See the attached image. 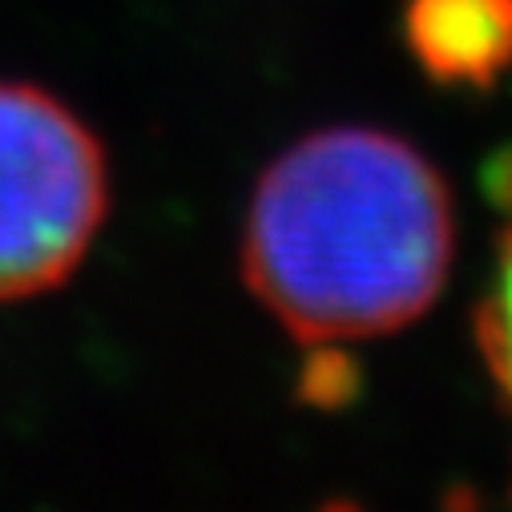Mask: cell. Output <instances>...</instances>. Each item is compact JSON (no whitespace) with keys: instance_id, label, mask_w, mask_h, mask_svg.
I'll use <instances>...</instances> for the list:
<instances>
[{"instance_id":"obj_1","label":"cell","mask_w":512,"mask_h":512,"mask_svg":"<svg viewBox=\"0 0 512 512\" xmlns=\"http://www.w3.org/2000/svg\"><path fill=\"white\" fill-rule=\"evenodd\" d=\"M456 246L444 174L371 125L315 130L259 178L242 283L299 343L392 335L432 311Z\"/></svg>"},{"instance_id":"obj_2","label":"cell","mask_w":512,"mask_h":512,"mask_svg":"<svg viewBox=\"0 0 512 512\" xmlns=\"http://www.w3.org/2000/svg\"><path fill=\"white\" fill-rule=\"evenodd\" d=\"M105 214L101 138L49 89L0 81V303L57 291Z\"/></svg>"},{"instance_id":"obj_3","label":"cell","mask_w":512,"mask_h":512,"mask_svg":"<svg viewBox=\"0 0 512 512\" xmlns=\"http://www.w3.org/2000/svg\"><path fill=\"white\" fill-rule=\"evenodd\" d=\"M404 41L428 81L492 89L512 69V0H408Z\"/></svg>"},{"instance_id":"obj_4","label":"cell","mask_w":512,"mask_h":512,"mask_svg":"<svg viewBox=\"0 0 512 512\" xmlns=\"http://www.w3.org/2000/svg\"><path fill=\"white\" fill-rule=\"evenodd\" d=\"M476 343L480 359L500 388V396L512 404V230L500 242V267L496 283L476 307Z\"/></svg>"},{"instance_id":"obj_5","label":"cell","mask_w":512,"mask_h":512,"mask_svg":"<svg viewBox=\"0 0 512 512\" xmlns=\"http://www.w3.org/2000/svg\"><path fill=\"white\" fill-rule=\"evenodd\" d=\"M359 383V363L347 351H339V343H311V355L303 359L295 379V396L307 408L339 412L359 396Z\"/></svg>"},{"instance_id":"obj_6","label":"cell","mask_w":512,"mask_h":512,"mask_svg":"<svg viewBox=\"0 0 512 512\" xmlns=\"http://www.w3.org/2000/svg\"><path fill=\"white\" fill-rule=\"evenodd\" d=\"M484 190H488V198L500 206V214L508 218V230H512V146H508V150H496V154L488 158Z\"/></svg>"}]
</instances>
